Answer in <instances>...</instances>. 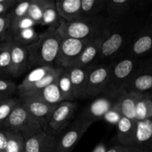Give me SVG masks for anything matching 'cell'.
I'll return each instance as SVG.
<instances>
[{
  "label": "cell",
  "instance_id": "17",
  "mask_svg": "<svg viewBox=\"0 0 152 152\" xmlns=\"http://www.w3.org/2000/svg\"><path fill=\"white\" fill-rule=\"evenodd\" d=\"M28 53L25 46L11 41V63L10 75L19 77L28 70Z\"/></svg>",
  "mask_w": 152,
  "mask_h": 152
},
{
  "label": "cell",
  "instance_id": "10",
  "mask_svg": "<svg viewBox=\"0 0 152 152\" xmlns=\"http://www.w3.org/2000/svg\"><path fill=\"white\" fill-rule=\"evenodd\" d=\"M77 105L75 101H63L56 105L48 122V126L52 133L58 135L69 125Z\"/></svg>",
  "mask_w": 152,
  "mask_h": 152
},
{
  "label": "cell",
  "instance_id": "13",
  "mask_svg": "<svg viewBox=\"0 0 152 152\" xmlns=\"http://www.w3.org/2000/svg\"><path fill=\"white\" fill-rule=\"evenodd\" d=\"M56 135L47 129L25 140V152H56Z\"/></svg>",
  "mask_w": 152,
  "mask_h": 152
},
{
  "label": "cell",
  "instance_id": "47",
  "mask_svg": "<svg viewBox=\"0 0 152 152\" xmlns=\"http://www.w3.org/2000/svg\"><path fill=\"white\" fill-rule=\"evenodd\" d=\"M0 128H1V126H0Z\"/></svg>",
  "mask_w": 152,
  "mask_h": 152
},
{
  "label": "cell",
  "instance_id": "16",
  "mask_svg": "<svg viewBox=\"0 0 152 152\" xmlns=\"http://www.w3.org/2000/svg\"><path fill=\"white\" fill-rule=\"evenodd\" d=\"M152 145V117L137 122L135 139L132 148L137 151L146 152Z\"/></svg>",
  "mask_w": 152,
  "mask_h": 152
},
{
  "label": "cell",
  "instance_id": "28",
  "mask_svg": "<svg viewBox=\"0 0 152 152\" xmlns=\"http://www.w3.org/2000/svg\"><path fill=\"white\" fill-rule=\"evenodd\" d=\"M106 3V0H82V15L84 17L98 16L105 10Z\"/></svg>",
  "mask_w": 152,
  "mask_h": 152
},
{
  "label": "cell",
  "instance_id": "43",
  "mask_svg": "<svg viewBox=\"0 0 152 152\" xmlns=\"http://www.w3.org/2000/svg\"><path fill=\"white\" fill-rule=\"evenodd\" d=\"M146 152H152V145H151V146H150V148H148V151H147Z\"/></svg>",
  "mask_w": 152,
  "mask_h": 152
},
{
  "label": "cell",
  "instance_id": "2",
  "mask_svg": "<svg viewBox=\"0 0 152 152\" xmlns=\"http://www.w3.org/2000/svg\"><path fill=\"white\" fill-rule=\"evenodd\" d=\"M114 23V21L108 16H83L74 22H62L56 31L62 39L93 40L99 37H108Z\"/></svg>",
  "mask_w": 152,
  "mask_h": 152
},
{
  "label": "cell",
  "instance_id": "15",
  "mask_svg": "<svg viewBox=\"0 0 152 152\" xmlns=\"http://www.w3.org/2000/svg\"><path fill=\"white\" fill-rule=\"evenodd\" d=\"M115 102L116 99H111L105 95H100L90 104L78 118L91 124L98 120H102Z\"/></svg>",
  "mask_w": 152,
  "mask_h": 152
},
{
  "label": "cell",
  "instance_id": "40",
  "mask_svg": "<svg viewBox=\"0 0 152 152\" xmlns=\"http://www.w3.org/2000/svg\"><path fill=\"white\" fill-rule=\"evenodd\" d=\"M7 135L5 129L0 128V152H5L7 148Z\"/></svg>",
  "mask_w": 152,
  "mask_h": 152
},
{
  "label": "cell",
  "instance_id": "38",
  "mask_svg": "<svg viewBox=\"0 0 152 152\" xmlns=\"http://www.w3.org/2000/svg\"><path fill=\"white\" fill-rule=\"evenodd\" d=\"M10 11L0 15V38L3 40V42L10 40L9 36V29L10 25Z\"/></svg>",
  "mask_w": 152,
  "mask_h": 152
},
{
  "label": "cell",
  "instance_id": "32",
  "mask_svg": "<svg viewBox=\"0 0 152 152\" xmlns=\"http://www.w3.org/2000/svg\"><path fill=\"white\" fill-rule=\"evenodd\" d=\"M49 1L50 0H31L28 16L37 25H39L43 12L48 4Z\"/></svg>",
  "mask_w": 152,
  "mask_h": 152
},
{
  "label": "cell",
  "instance_id": "29",
  "mask_svg": "<svg viewBox=\"0 0 152 152\" xmlns=\"http://www.w3.org/2000/svg\"><path fill=\"white\" fill-rule=\"evenodd\" d=\"M39 38V34L35 28H30L19 31L11 37V41L22 46H29L35 43Z\"/></svg>",
  "mask_w": 152,
  "mask_h": 152
},
{
  "label": "cell",
  "instance_id": "36",
  "mask_svg": "<svg viewBox=\"0 0 152 152\" xmlns=\"http://www.w3.org/2000/svg\"><path fill=\"white\" fill-rule=\"evenodd\" d=\"M17 92V85L7 79L0 78V98H11Z\"/></svg>",
  "mask_w": 152,
  "mask_h": 152
},
{
  "label": "cell",
  "instance_id": "14",
  "mask_svg": "<svg viewBox=\"0 0 152 152\" xmlns=\"http://www.w3.org/2000/svg\"><path fill=\"white\" fill-rule=\"evenodd\" d=\"M19 99L21 105L29 114L37 120L46 123L48 126V122L56 105H49L42 99L35 96L19 97Z\"/></svg>",
  "mask_w": 152,
  "mask_h": 152
},
{
  "label": "cell",
  "instance_id": "42",
  "mask_svg": "<svg viewBox=\"0 0 152 152\" xmlns=\"http://www.w3.org/2000/svg\"><path fill=\"white\" fill-rule=\"evenodd\" d=\"M149 19L150 20L152 21V9L151 10V12H150V15H149Z\"/></svg>",
  "mask_w": 152,
  "mask_h": 152
},
{
  "label": "cell",
  "instance_id": "45",
  "mask_svg": "<svg viewBox=\"0 0 152 152\" xmlns=\"http://www.w3.org/2000/svg\"><path fill=\"white\" fill-rule=\"evenodd\" d=\"M1 74H3V73H2V72H1V71H0V75H1Z\"/></svg>",
  "mask_w": 152,
  "mask_h": 152
},
{
  "label": "cell",
  "instance_id": "5",
  "mask_svg": "<svg viewBox=\"0 0 152 152\" xmlns=\"http://www.w3.org/2000/svg\"><path fill=\"white\" fill-rule=\"evenodd\" d=\"M1 127L19 132L25 140H27L42 131L46 130L48 126L46 123L33 117L19 102Z\"/></svg>",
  "mask_w": 152,
  "mask_h": 152
},
{
  "label": "cell",
  "instance_id": "27",
  "mask_svg": "<svg viewBox=\"0 0 152 152\" xmlns=\"http://www.w3.org/2000/svg\"><path fill=\"white\" fill-rule=\"evenodd\" d=\"M57 84L63 101H76L73 94L72 86L70 80L68 68H63L57 78Z\"/></svg>",
  "mask_w": 152,
  "mask_h": 152
},
{
  "label": "cell",
  "instance_id": "22",
  "mask_svg": "<svg viewBox=\"0 0 152 152\" xmlns=\"http://www.w3.org/2000/svg\"><path fill=\"white\" fill-rule=\"evenodd\" d=\"M140 94L129 91L117 98V102L123 117L136 121V105Z\"/></svg>",
  "mask_w": 152,
  "mask_h": 152
},
{
  "label": "cell",
  "instance_id": "31",
  "mask_svg": "<svg viewBox=\"0 0 152 152\" xmlns=\"http://www.w3.org/2000/svg\"><path fill=\"white\" fill-rule=\"evenodd\" d=\"M11 63V40L0 43V71L10 75Z\"/></svg>",
  "mask_w": 152,
  "mask_h": 152
},
{
  "label": "cell",
  "instance_id": "12",
  "mask_svg": "<svg viewBox=\"0 0 152 152\" xmlns=\"http://www.w3.org/2000/svg\"><path fill=\"white\" fill-rule=\"evenodd\" d=\"M148 1L139 0H110L107 1L105 12L106 16L114 21L131 15L147 7Z\"/></svg>",
  "mask_w": 152,
  "mask_h": 152
},
{
  "label": "cell",
  "instance_id": "23",
  "mask_svg": "<svg viewBox=\"0 0 152 152\" xmlns=\"http://www.w3.org/2000/svg\"><path fill=\"white\" fill-rule=\"evenodd\" d=\"M56 68L55 66H45L37 67L34 68L23 80V81L17 86V93L19 94V97L24 94L28 88L38 83L39 81L44 78L45 76L50 74L51 71Z\"/></svg>",
  "mask_w": 152,
  "mask_h": 152
},
{
  "label": "cell",
  "instance_id": "9",
  "mask_svg": "<svg viewBox=\"0 0 152 152\" xmlns=\"http://www.w3.org/2000/svg\"><path fill=\"white\" fill-rule=\"evenodd\" d=\"M152 53V21L145 22L123 56L140 59Z\"/></svg>",
  "mask_w": 152,
  "mask_h": 152
},
{
  "label": "cell",
  "instance_id": "37",
  "mask_svg": "<svg viewBox=\"0 0 152 152\" xmlns=\"http://www.w3.org/2000/svg\"><path fill=\"white\" fill-rule=\"evenodd\" d=\"M122 117H123V114H122L120 107H119L117 99H116V102H114L113 106L107 111L102 120H105L106 123H109V124L117 126Z\"/></svg>",
  "mask_w": 152,
  "mask_h": 152
},
{
  "label": "cell",
  "instance_id": "6",
  "mask_svg": "<svg viewBox=\"0 0 152 152\" xmlns=\"http://www.w3.org/2000/svg\"><path fill=\"white\" fill-rule=\"evenodd\" d=\"M91 123L77 118L56 135V152H72Z\"/></svg>",
  "mask_w": 152,
  "mask_h": 152
},
{
  "label": "cell",
  "instance_id": "39",
  "mask_svg": "<svg viewBox=\"0 0 152 152\" xmlns=\"http://www.w3.org/2000/svg\"><path fill=\"white\" fill-rule=\"evenodd\" d=\"M16 3V0H0V15L10 11Z\"/></svg>",
  "mask_w": 152,
  "mask_h": 152
},
{
  "label": "cell",
  "instance_id": "34",
  "mask_svg": "<svg viewBox=\"0 0 152 152\" xmlns=\"http://www.w3.org/2000/svg\"><path fill=\"white\" fill-rule=\"evenodd\" d=\"M37 25V24L28 16L17 21L10 22V29H9V36H10V40H11L12 36L14 35L19 31L27 29V28H34Z\"/></svg>",
  "mask_w": 152,
  "mask_h": 152
},
{
  "label": "cell",
  "instance_id": "19",
  "mask_svg": "<svg viewBox=\"0 0 152 152\" xmlns=\"http://www.w3.org/2000/svg\"><path fill=\"white\" fill-rule=\"evenodd\" d=\"M81 1L82 0L55 1L59 16L63 22H74L83 17L81 11Z\"/></svg>",
  "mask_w": 152,
  "mask_h": 152
},
{
  "label": "cell",
  "instance_id": "24",
  "mask_svg": "<svg viewBox=\"0 0 152 152\" xmlns=\"http://www.w3.org/2000/svg\"><path fill=\"white\" fill-rule=\"evenodd\" d=\"M31 96H37L51 105H56L60 102H63V99H62L60 90L57 84V79L42 91Z\"/></svg>",
  "mask_w": 152,
  "mask_h": 152
},
{
  "label": "cell",
  "instance_id": "4",
  "mask_svg": "<svg viewBox=\"0 0 152 152\" xmlns=\"http://www.w3.org/2000/svg\"><path fill=\"white\" fill-rule=\"evenodd\" d=\"M140 59L130 56H122L110 63L109 76L103 95L117 99L129 91L134 71Z\"/></svg>",
  "mask_w": 152,
  "mask_h": 152
},
{
  "label": "cell",
  "instance_id": "21",
  "mask_svg": "<svg viewBox=\"0 0 152 152\" xmlns=\"http://www.w3.org/2000/svg\"><path fill=\"white\" fill-rule=\"evenodd\" d=\"M117 139L119 145L132 147L134 142L137 122L123 117L117 125Z\"/></svg>",
  "mask_w": 152,
  "mask_h": 152
},
{
  "label": "cell",
  "instance_id": "20",
  "mask_svg": "<svg viewBox=\"0 0 152 152\" xmlns=\"http://www.w3.org/2000/svg\"><path fill=\"white\" fill-rule=\"evenodd\" d=\"M91 66L87 68L72 67L68 68L70 80L72 86L73 94L75 99L84 98L85 89Z\"/></svg>",
  "mask_w": 152,
  "mask_h": 152
},
{
  "label": "cell",
  "instance_id": "41",
  "mask_svg": "<svg viewBox=\"0 0 152 152\" xmlns=\"http://www.w3.org/2000/svg\"><path fill=\"white\" fill-rule=\"evenodd\" d=\"M107 150L106 146L105 145V144L103 143H99L93 149L92 152H105Z\"/></svg>",
  "mask_w": 152,
  "mask_h": 152
},
{
  "label": "cell",
  "instance_id": "1",
  "mask_svg": "<svg viewBox=\"0 0 152 152\" xmlns=\"http://www.w3.org/2000/svg\"><path fill=\"white\" fill-rule=\"evenodd\" d=\"M145 22L142 16L137 14L114 21L111 32L102 42L97 59L114 60L124 56Z\"/></svg>",
  "mask_w": 152,
  "mask_h": 152
},
{
  "label": "cell",
  "instance_id": "3",
  "mask_svg": "<svg viewBox=\"0 0 152 152\" xmlns=\"http://www.w3.org/2000/svg\"><path fill=\"white\" fill-rule=\"evenodd\" d=\"M62 37L57 31L48 28L39 34V38L34 44L27 46L28 53V69L37 67L55 66Z\"/></svg>",
  "mask_w": 152,
  "mask_h": 152
},
{
  "label": "cell",
  "instance_id": "30",
  "mask_svg": "<svg viewBox=\"0 0 152 152\" xmlns=\"http://www.w3.org/2000/svg\"><path fill=\"white\" fill-rule=\"evenodd\" d=\"M5 131L7 140L5 152H25V140L22 134L7 129Z\"/></svg>",
  "mask_w": 152,
  "mask_h": 152
},
{
  "label": "cell",
  "instance_id": "46",
  "mask_svg": "<svg viewBox=\"0 0 152 152\" xmlns=\"http://www.w3.org/2000/svg\"><path fill=\"white\" fill-rule=\"evenodd\" d=\"M137 152H141V151H137Z\"/></svg>",
  "mask_w": 152,
  "mask_h": 152
},
{
  "label": "cell",
  "instance_id": "8",
  "mask_svg": "<svg viewBox=\"0 0 152 152\" xmlns=\"http://www.w3.org/2000/svg\"><path fill=\"white\" fill-rule=\"evenodd\" d=\"M110 63L94 64L91 68L84 92V98L97 97L105 91L109 76Z\"/></svg>",
  "mask_w": 152,
  "mask_h": 152
},
{
  "label": "cell",
  "instance_id": "18",
  "mask_svg": "<svg viewBox=\"0 0 152 152\" xmlns=\"http://www.w3.org/2000/svg\"><path fill=\"white\" fill-rule=\"evenodd\" d=\"M106 37H99L89 42L80 53L73 67L87 68L93 65L95 61L97 59L102 42Z\"/></svg>",
  "mask_w": 152,
  "mask_h": 152
},
{
  "label": "cell",
  "instance_id": "11",
  "mask_svg": "<svg viewBox=\"0 0 152 152\" xmlns=\"http://www.w3.org/2000/svg\"><path fill=\"white\" fill-rule=\"evenodd\" d=\"M129 91L149 94L152 96V56L140 59Z\"/></svg>",
  "mask_w": 152,
  "mask_h": 152
},
{
  "label": "cell",
  "instance_id": "25",
  "mask_svg": "<svg viewBox=\"0 0 152 152\" xmlns=\"http://www.w3.org/2000/svg\"><path fill=\"white\" fill-rule=\"evenodd\" d=\"M62 22H63V20L59 16L55 1L50 0L48 4L43 12L39 25L47 26L49 29L57 30Z\"/></svg>",
  "mask_w": 152,
  "mask_h": 152
},
{
  "label": "cell",
  "instance_id": "33",
  "mask_svg": "<svg viewBox=\"0 0 152 152\" xmlns=\"http://www.w3.org/2000/svg\"><path fill=\"white\" fill-rule=\"evenodd\" d=\"M19 100L16 98H0V126L1 127Z\"/></svg>",
  "mask_w": 152,
  "mask_h": 152
},
{
  "label": "cell",
  "instance_id": "7",
  "mask_svg": "<svg viewBox=\"0 0 152 152\" xmlns=\"http://www.w3.org/2000/svg\"><path fill=\"white\" fill-rule=\"evenodd\" d=\"M91 40L63 38L61 40L55 67L70 68L73 67L84 48Z\"/></svg>",
  "mask_w": 152,
  "mask_h": 152
},
{
  "label": "cell",
  "instance_id": "35",
  "mask_svg": "<svg viewBox=\"0 0 152 152\" xmlns=\"http://www.w3.org/2000/svg\"><path fill=\"white\" fill-rule=\"evenodd\" d=\"M30 2H31V0H29V1H17V3L15 4L14 7L10 11V22L17 21L28 16Z\"/></svg>",
  "mask_w": 152,
  "mask_h": 152
},
{
  "label": "cell",
  "instance_id": "26",
  "mask_svg": "<svg viewBox=\"0 0 152 152\" xmlns=\"http://www.w3.org/2000/svg\"><path fill=\"white\" fill-rule=\"evenodd\" d=\"M152 117V96L141 93L136 105V121H142Z\"/></svg>",
  "mask_w": 152,
  "mask_h": 152
},
{
  "label": "cell",
  "instance_id": "44",
  "mask_svg": "<svg viewBox=\"0 0 152 152\" xmlns=\"http://www.w3.org/2000/svg\"><path fill=\"white\" fill-rule=\"evenodd\" d=\"M3 42V40H2V39H1V38H0V43H1V42Z\"/></svg>",
  "mask_w": 152,
  "mask_h": 152
}]
</instances>
